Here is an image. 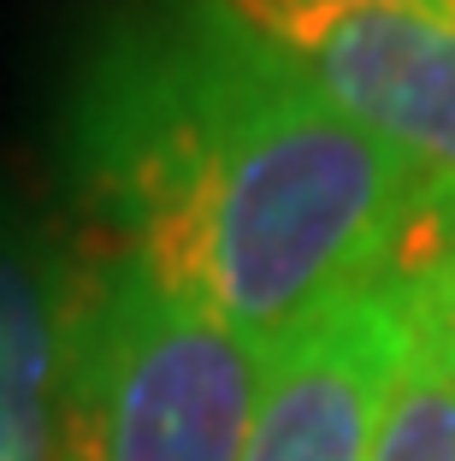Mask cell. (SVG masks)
I'll list each match as a JSON object with an SVG mask.
<instances>
[{"label":"cell","mask_w":455,"mask_h":461,"mask_svg":"<svg viewBox=\"0 0 455 461\" xmlns=\"http://www.w3.org/2000/svg\"><path fill=\"white\" fill-rule=\"evenodd\" d=\"M426 13H438L443 24H455V0H426Z\"/></svg>","instance_id":"52a82bcc"},{"label":"cell","mask_w":455,"mask_h":461,"mask_svg":"<svg viewBox=\"0 0 455 461\" xmlns=\"http://www.w3.org/2000/svg\"><path fill=\"white\" fill-rule=\"evenodd\" d=\"M408 6H426V0H408Z\"/></svg>","instance_id":"ba28073f"},{"label":"cell","mask_w":455,"mask_h":461,"mask_svg":"<svg viewBox=\"0 0 455 461\" xmlns=\"http://www.w3.org/2000/svg\"><path fill=\"white\" fill-rule=\"evenodd\" d=\"M89 243L0 202V461H59Z\"/></svg>","instance_id":"5b68a950"},{"label":"cell","mask_w":455,"mask_h":461,"mask_svg":"<svg viewBox=\"0 0 455 461\" xmlns=\"http://www.w3.org/2000/svg\"><path fill=\"white\" fill-rule=\"evenodd\" d=\"M260 379L267 343L89 249L59 461H242Z\"/></svg>","instance_id":"7a4b0ae2"},{"label":"cell","mask_w":455,"mask_h":461,"mask_svg":"<svg viewBox=\"0 0 455 461\" xmlns=\"http://www.w3.org/2000/svg\"><path fill=\"white\" fill-rule=\"evenodd\" d=\"M267 48L378 136L390 154L455 190V24L408 0H225Z\"/></svg>","instance_id":"3957f363"},{"label":"cell","mask_w":455,"mask_h":461,"mask_svg":"<svg viewBox=\"0 0 455 461\" xmlns=\"http://www.w3.org/2000/svg\"><path fill=\"white\" fill-rule=\"evenodd\" d=\"M59 154L83 243L255 343L378 272L455 202L225 0L119 6L77 59Z\"/></svg>","instance_id":"6da1fadb"},{"label":"cell","mask_w":455,"mask_h":461,"mask_svg":"<svg viewBox=\"0 0 455 461\" xmlns=\"http://www.w3.org/2000/svg\"><path fill=\"white\" fill-rule=\"evenodd\" d=\"M367 461H455V202L408 237V331Z\"/></svg>","instance_id":"8992f818"},{"label":"cell","mask_w":455,"mask_h":461,"mask_svg":"<svg viewBox=\"0 0 455 461\" xmlns=\"http://www.w3.org/2000/svg\"><path fill=\"white\" fill-rule=\"evenodd\" d=\"M408 331V243L267 343L242 461H367Z\"/></svg>","instance_id":"277c9868"}]
</instances>
